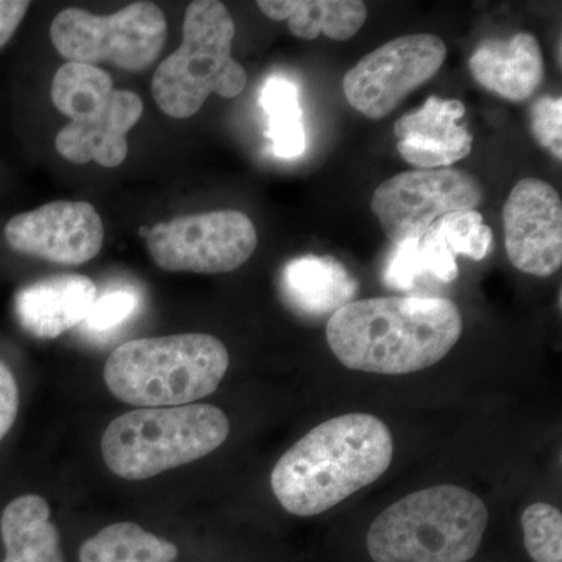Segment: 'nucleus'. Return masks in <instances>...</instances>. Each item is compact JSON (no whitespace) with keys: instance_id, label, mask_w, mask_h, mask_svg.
Here are the masks:
<instances>
[{"instance_id":"obj_19","label":"nucleus","mask_w":562,"mask_h":562,"mask_svg":"<svg viewBox=\"0 0 562 562\" xmlns=\"http://www.w3.org/2000/svg\"><path fill=\"white\" fill-rule=\"evenodd\" d=\"M50 508L40 495H22L3 509L0 536L5 546L3 562H65Z\"/></svg>"},{"instance_id":"obj_27","label":"nucleus","mask_w":562,"mask_h":562,"mask_svg":"<svg viewBox=\"0 0 562 562\" xmlns=\"http://www.w3.org/2000/svg\"><path fill=\"white\" fill-rule=\"evenodd\" d=\"M425 273L427 272L422 262L419 241H409L395 246L383 279L392 290L406 291L412 290Z\"/></svg>"},{"instance_id":"obj_4","label":"nucleus","mask_w":562,"mask_h":562,"mask_svg":"<svg viewBox=\"0 0 562 562\" xmlns=\"http://www.w3.org/2000/svg\"><path fill=\"white\" fill-rule=\"evenodd\" d=\"M231 366L227 347L205 333L135 339L105 364L106 386L140 408L192 405L220 387Z\"/></svg>"},{"instance_id":"obj_11","label":"nucleus","mask_w":562,"mask_h":562,"mask_svg":"<svg viewBox=\"0 0 562 562\" xmlns=\"http://www.w3.org/2000/svg\"><path fill=\"white\" fill-rule=\"evenodd\" d=\"M11 249L57 265L80 266L101 254L105 231L87 202H52L11 217L5 225Z\"/></svg>"},{"instance_id":"obj_3","label":"nucleus","mask_w":562,"mask_h":562,"mask_svg":"<svg viewBox=\"0 0 562 562\" xmlns=\"http://www.w3.org/2000/svg\"><path fill=\"white\" fill-rule=\"evenodd\" d=\"M490 512L479 495L439 484L406 495L369 528L373 562H468L482 547Z\"/></svg>"},{"instance_id":"obj_24","label":"nucleus","mask_w":562,"mask_h":562,"mask_svg":"<svg viewBox=\"0 0 562 562\" xmlns=\"http://www.w3.org/2000/svg\"><path fill=\"white\" fill-rule=\"evenodd\" d=\"M432 225L453 255L461 254L472 260L482 261L490 254L492 231L483 224V216L479 211L450 213Z\"/></svg>"},{"instance_id":"obj_7","label":"nucleus","mask_w":562,"mask_h":562,"mask_svg":"<svg viewBox=\"0 0 562 562\" xmlns=\"http://www.w3.org/2000/svg\"><path fill=\"white\" fill-rule=\"evenodd\" d=\"M166 36L168 21L151 2L131 3L110 16L66 9L50 25L52 44L66 60L91 66L110 63L128 72L154 65Z\"/></svg>"},{"instance_id":"obj_10","label":"nucleus","mask_w":562,"mask_h":562,"mask_svg":"<svg viewBox=\"0 0 562 562\" xmlns=\"http://www.w3.org/2000/svg\"><path fill=\"white\" fill-rule=\"evenodd\" d=\"M447 47L431 33H413L383 44L344 76L342 90L351 109L379 121L442 68Z\"/></svg>"},{"instance_id":"obj_1","label":"nucleus","mask_w":562,"mask_h":562,"mask_svg":"<svg viewBox=\"0 0 562 562\" xmlns=\"http://www.w3.org/2000/svg\"><path fill=\"white\" fill-rule=\"evenodd\" d=\"M462 317L443 297L347 303L327 322V341L351 371L403 375L431 368L460 341Z\"/></svg>"},{"instance_id":"obj_26","label":"nucleus","mask_w":562,"mask_h":562,"mask_svg":"<svg viewBox=\"0 0 562 562\" xmlns=\"http://www.w3.org/2000/svg\"><path fill=\"white\" fill-rule=\"evenodd\" d=\"M531 133L539 144L561 160L562 155V101L561 98L538 99L531 106Z\"/></svg>"},{"instance_id":"obj_18","label":"nucleus","mask_w":562,"mask_h":562,"mask_svg":"<svg viewBox=\"0 0 562 562\" xmlns=\"http://www.w3.org/2000/svg\"><path fill=\"white\" fill-rule=\"evenodd\" d=\"M258 9L273 21H288L292 35L316 40L321 33L335 41L353 38L368 20L361 0H260Z\"/></svg>"},{"instance_id":"obj_5","label":"nucleus","mask_w":562,"mask_h":562,"mask_svg":"<svg viewBox=\"0 0 562 562\" xmlns=\"http://www.w3.org/2000/svg\"><path fill=\"white\" fill-rule=\"evenodd\" d=\"M231 422L213 405L139 408L111 422L103 461L124 480H147L220 449Z\"/></svg>"},{"instance_id":"obj_6","label":"nucleus","mask_w":562,"mask_h":562,"mask_svg":"<svg viewBox=\"0 0 562 562\" xmlns=\"http://www.w3.org/2000/svg\"><path fill=\"white\" fill-rule=\"evenodd\" d=\"M235 33V21L224 3H190L179 49L158 66L151 79V94L162 113L188 120L211 94L233 99L246 90V69L232 57Z\"/></svg>"},{"instance_id":"obj_2","label":"nucleus","mask_w":562,"mask_h":562,"mask_svg":"<svg viewBox=\"0 0 562 562\" xmlns=\"http://www.w3.org/2000/svg\"><path fill=\"white\" fill-rule=\"evenodd\" d=\"M390 428L371 414H346L317 425L277 462L273 495L288 513L312 517L335 508L390 469Z\"/></svg>"},{"instance_id":"obj_15","label":"nucleus","mask_w":562,"mask_h":562,"mask_svg":"<svg viewBox=\"0 0 562 562\" xmlns=\"http://www.w3.org/2000/svg\"><path fill=\"white\" fill-rule=\"evenodd\" d=\"M95 299L94 281L79 273H60L22 288L14 297V313L35 338L54 339L83 324Z\"/></svg>"},{"instance_id":"obj_21","label":"nucleus","mask_w":562,"mask_h":562,"mask_svg":"<svg viewBox=\"0 0 562 562\" xmlns=\"http://www.w3.org/2000/svg\"><path fill=\"white\" fill-rule=\"evenodd\" d=\"M113 91L110 74L85 63H66L52 80V102L70 121L99 113Z\"/></svg>"},{"instance_id":"obj_12","label":"nucleus","mask_w":562,"mask_h":562,"mask_svg":"<svg viewBox=\"0 0 562 562\" xmlns=\"http://www.w3.org/2000/svg\"><path fill=\"white\" fill-rule=\"evenodd\" d=\"M505 247L520 272L550 277L562 265V202L552 184L522 179L503 209Z\"/></svg>"},{"instance_id":"obj_9","label":"nucleus","mask_w":562,"mask_h":562,"mask_svg":"<svg viewBox=\"0 0 562 562\" xmlns=\"http://www.w3.org/2000/svg\"><path fill=\"white\" fill-rule=\"evenodd\" d=\"M484 190L462 169H417L397 173L373 192L371 209L394 246L419 241L436 221L458 211H475Z\"/></svg>"},{"instance_id":"obj_28","label":"nucleus","mask_w":562,"mask_h":562,"mask_svg":"<svg viewBox=\"0 0 562 562\" xmlns=\"http://www.w3.org/2000/svg\"><path fill=\"white\" fill-rule=\"evenodd\" d=\"M419 251L425 272L430 273L436 279L443 281V283H452L460 276L454 255L447 249L435 225H431L419 239Z\"/></svg>"},{"instance_id":"obj_8","label":"nucleus","mask_w":562,"mask_h":562,"mask_svg":"<svg viewBox=\"0 0 562 562\" xmlns=\"http://www.w3.org/2000/svg\"><path fill=\"white\" fill-rule=\"evenodd\" d=\"M146 243L151 260L165 271L225 273L250 260L258 233L243 211L216 210L158 222Z\"/></svg>"},{"instance_id":"obj_29","label":"nucleus","mask_w":562,"mask_h":562,"mask_svg":"<svg viewBox=\"0 0 562 562\" xmlns=\"http://www.w3.org/2000/svg\"><path fill=\"white\" fill-rule=\"evenodd\" d=\"M20 409V390L16 379L3 362H0V441L13 427Z\"/></svg>"},{"instance_id":"obj_13","label":"nucleus","mask_w":562,"mask_h":562,"mask_svg":"<svg viewBox=\"0 0 562 562\" xmlns=\"http://www.w3.org/2000/svg\"><path fill=\"white\" fill-rule=\"evenodd\" d=\"M465 106L460 101L432 98L420 110L406 114L394 125L397 150L414 168L443 169L468 157L473 138L460 125Z\"/></svg>"},{"instance_id":"obj_25","label":"nucleus","mask_w":562,"mask_h":562,"mask_svg":"<svg viewBox=\"0 0 562 562\" xmlns=\"http://www.w3.org/2000/svg\"><path fill=\"white\" fill-rule=\"evenodd\" d=\"M140 297L138 292L120 288L99 295L90 314L83 321L85 328L92 335H106L132 319L138 312Z\"/></svg>"},{"instance_id":"obj_14","label":"nucleus","mask_w":562,"mask_h":562,"mask_svg":"<svg viewBox=\"0 0 562 562\" xmlns=\"http://www.w3.org/2000/svg\"><path fill=\"white\" fill-rule=\"evenodd\" d=\"M144 103L136 92L114 90L99 113L70 121L55 138L58 154L74 165L95 161L117 168L128 154L127 133L138 124Z\"/></svg>"},{"instance_id":"obj_17","label":"nucleus","mask_w":562,"mask_h":562,"mask_svg":"<svg viewBox=\"0 0 562 562\" xmlns=\"http://www.w3.org/2000/svg\"><path fill=\"white\" fill-rule=\"evenodd\" d=\"M281 299L299 316L322 319L353 302L358 281L331 257L305 255L280 273Z\"/></svg>"},{"instance_id":"obj_23","label":"nucleus","mask_w":562,"mask_h":562,"mask_svg":"<svg viewBox=\"0 0 562 562\" xmlns=\"http://www.w3.org/2000/svg\"><path fill=\"white\" fill-rule=\"evenodd\" d=\"M525 549L535 562H562V514L549 503L528 506L520 519Z\"/></svg>"},{"instance_id":"obj_30","label":"nucleus","mask_w":562,"mask_h":562,"mask_svg":"<svg viewBox=\"0 0 562 562\" xmlns=\"http://www.w3.org/2000/svg\"><path fill=\"white\" fill-rule=\"evenodd\" d=\"M29 9L31 2L25 0H0V49L13 38Z\"/></svg>"},{"instance_id":"obj_16","label":"nucleus","mask_w":562,"mask_h":562,"mask_svg":"<svg viewBox=\"0 0 562 562\" xmlns=\"http://www.w3.org/2000/svg\"><path fill=\"white\" fill-rule=\"evenodd\" d=\"M469 69L484 90L512 102L530 99L546 76L541 44L527 32L509 40L484 41L473 52Z\"/></svg>"},{"instance_id":"obj_22","label":"nucleus","mask_w":562,"mask_h":562,"mask_svg":"<svg viewBox=\"0 0 562 562\" xmlns=\"http://www.w3.org/2000/svg\"><path fill=\"white\" fill-rule=\"evenodd\" d=\"M261 106L268 116V138L277 157H301L306 149V133L297 87L283 77H272L262 88Z\"/></svg>"},{"instance_id":"obj_20","label":"nucleus","mask_w":562,"mask_h":562,"mask_svg":"<svg viewBox=\"0 0 562 562\" xmlns=\"http://www.w3.org/2000/svg\"><path fill=\"white\" fill-rule=\"evenodd\" d=\"M179 550L139 525L121 522L103 528L81 546V562H173Z\"/></svg>"}]
</instances>
